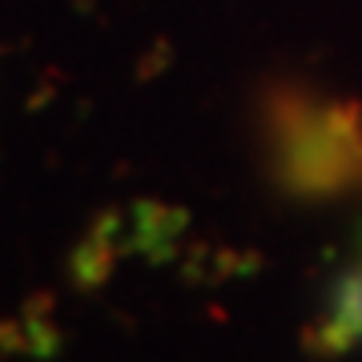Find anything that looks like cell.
Returning <instances> with one entry per match:
<instances>
[{
  "mask_svg": "<svg viewBox=\"0 0 362 362\" xmlns=\"http://www.w3.org/2000/svg\"><path fill=\"white\" fill-rule=\"evenodd\" d=\"M362 342V254L342 278L334 282L330 294V310H326L322 326H318V346L338 354Z\"/></svg>",
  "mask_w": 362,
  "mask_h": 362,
  "instance_id": "2",
  "label": "cell"
},
{
  "mask_svg": "<svg viewBox=\"0 0 362 362\" xmlns=\"http://www.w3.org/2000/svg\"><path fill=\"white\" fill-rule=\"evenodd\" d=\"M282 181L302 197L362 189V105L282 89L266 101Z\"/></svg>",
  "mask_w": 362,
  "mask_h": 362,
  "instance_id": "1",
  "label": "cell"
}]
</instances>
